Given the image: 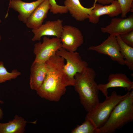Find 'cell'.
<instances>
[{
  "label": "cell",
  "instance_id": "obj_1",
  "mask_svg": "<svg viewBox=\"0 0 133 133\" xmlns=\"http://www.w3.org/2000/svg\"><path fill=\"white\" fill-rule=\"evenodd\" d=\"M64 60L56 54L46 62L48 72L41 85L36 91L41 98L58 101L65 93L66 87L73 86L74 81L65 71Z\"/></svg>",
  "mask_w": 133,
  "mask_h": 133
},
{
  "label": "cell",
  "instance_id": "obj_2",
  "mask_svg": "<svg viewBox=\"0 0 133 133\" xmlns=\"http://www.w3.org/2000/svg\"><path fill=\"white\" fill-rule=\"evenodd\" d=\"M96 76L95 70L88 66L74 77L73 86L79 94L81 103L88 112L100 102L98 84L95 80Z\"/></svg>",
  "mask_w": 133,
  "mask_h": 133
},
{
  "label": "cell",
  "instance_id": "obj_3",
  "mask_svg": "<svg viewBox=\"0 0 133 133\" xmlns=\"http://www.w3.org/2000/svg\"><path fill=\"white\" fill-rule=\"evenodd\" d=\"M133 120V89L115 107L97 133H112Z\"/></svg>",
  "mask_w": 133,
  "mask_h": 133
},
{
  "label": "cell",
  "instance_id": "obj_4",
  "mask_svg": "<svg viewBox=\"0 0 133 133\" xmlns=\"http://www.w3.org/2000/svg\"><path fill=\"white\" fill-rule=\"evenodd\" d=\"M130 91L123 95L113 91L109 96L106 97L103 102H99L88 112L86 118L90 119L97 128L102 127L106 122L116 106L128 94Z\"/></svg>",
  "mask_w": 133,
  "mask_h": 133
},
{
  "label": "cell",
  "instance_id": "obj_5",
  "mask_svg": "<svg viewBox=\"0 0 133 133\" xmlns=\"http://www.w3.org/2000/svg\"><path fill=\"white\" fill-rule=\"evenodd\" d=\"M61 48L60 38L56 37L50 38L44 36L42 42H38L34 45L33 52L35 58L33 62H46L55 55L57 51Z\"/></svg>",
  "mask_w": 133,
  "mask_h": 133
},
{
  "label": "cell",
  "instance_id": "obj_6",
  "mask_svg": "<svg viewBox=\"0 0 133 133\" xmlns=\"http://www.w3.org/2000/svg\"><path fill=\"white\" fill-rule=\"evenodd\" d=\"M56 54L66 60L65 71L69 77L74 81L76 74L82 72L88 66L87 63L82 59L78 52L68 51L61 48L57 51Z\"/></svg>",
  "mask_w": 133,
  "mask_h": 133
},
{
  "label": "cell",
  "instance_id": "obj_7",
  "mask_svg": "<svg viewBox=\"0 0 133 133\" xmlns=\"http://www.w3.org/2000/svg\"><path fill=\"white\" fill-rule=\"evenodd\" d=\"M89 50L109 56L114 61L120 65H125V62L120 50V47L116 36L110 35L101 43L97 46L90 47Z\"/></svg>",
  "mask_w": 133,
  "mask_h": 133
},
{
  "label": "cell",
  "instance_id": "obj_8",
  "mask_svg": "<svg viewBox=\"0 0 133 133\" xmlns=\"http://www.w3.org/2000/svg\"><path fill=\"white\" fill-rule=\"evenodd\" d=\"M62 48L70 52H74L83 43V37L78 28L70 25L63 26L60 38Z\"/></svg>",
  "mask_w": 133,
  "mask_h": 133
},
{
  "label": "cell",
  "instance_id": "obj_9",
  "mask_svg": "<svg viewBox=\"0 0 133 133\" xmlns=\"http://www.w3.org/2000/svg\"><path fill=\"white\" fill-rule=\"evenodd\" d=\"M63 21L59 19L53 21L48 20L39 28L33 29L34 35L33 41H40L41 37L47 36H53L60 38L63 31Z\"/></svg>",
  "mask_w": 133,
  "mask_h": 133
},
{
  "label": "cell",
  "instance_id": "obj_10",
  "mask_svg": "<svg viewBox=\"0 0 133 133\" xmlns=\"http://www.w3.org/2000/svg\"><path fill=\"white\" fill-rule=\"evenodd\" d=\"M100 29L102 33L116 36L133 30V13L125 18H113L109 25Z\"/></svg>",
  "mask_w": 133,
  "mask_h": 133
},
{
  "label": "cell",
  "instance_id": "obj_11",
  "mask_svg": "<svg viewBox=\"0 0 133 133\" xmlns=\"http://www.w3.org/2000/svg\"><path fill=\"white\" fill-rule=\"evenodd\" d=\"M94 1V7L92 10L88 18L89 22L92 23H98L100 17L107 15L110 17L116 16L121 13V7L117 0H114L110 5H103L97 3Z\"/></svg>",
  "mask_w": 133,
  "mask_h": 133
},
{
  "label": "cell",
  "instance_id": "obj_12",
  "mask_svg": "<svg viewBox=\"0 0 133 133\" xmlns=\"http://www.w3.org/2000/svg\"><path fill=\"white\" fill-rule=\"evenodd\" d=\"M108 82L106 84H98V87L106 97L108 96V89L110 88H123L130 91L133 89V82L125 74L122 73L112 74L108 78Z\"/></svg>",
  "mask_w": 133,
  "mask_h": 133
},
{
  "label": "cell",
  "instance_id": "obj_13",
  "mask_svg": "<svg viewBox=\"0 0 133 133\" xmlns=\"http://www.w3.org/2000/svg\"><path fill=\"white\" fill-rule=\"evenodd\" d=\"M45 0H37L28 2L22 0H11L9 1L8 9L5 18H6L8 16L9 9L11 8L18 13V17L19 20L26 24L34 10Z\"/></svg>",
  "mask_w": 133,
  "mask_h": 133
},
{
  "label": "cell",
  "instance_id": "obj_14",
  "mask_svg": "<svg viewBox=\"0 0 133 133\" xmlns=\"http://www.w3.org/2000/svg\"><path fill=\"white\" fill-rule=\"evenodd\" d=\"M48 71L46 62L39 63L33 62L30 69V85L31 89L36 91L41 85Z\"/></svg>",
  "mask_w": 133,
  "mask_h": 133
},
{
  "label": "cell",
  "instance_id": "obj_15",
  "mask_svg": "<svg viewBox=\"0 0 133 133\" xmlns=\"http://www.w3.org/2000/svg\"><path fill=\"white\" fill-rule=\"evenodd\" d=\"M50 8L48 0H45L34 10L28 18L26 24L29 28L36 29L42 24L47 18Z\"/></svg>",
  "mask_w": 133,
  "mask_h": 133
},
{
  "label": "cell",
  "instance_id": "obj_16",
  "mask_svg": "<svg viewBox=\"0 0 133 133\" xmlns=\"http://www.w3.org/2000/svg\"><path fill=\"white\" fill-rule=\"evenodd\" d=\"M64 6L72 17L78 21H83L88 19L92 10L94 7V4L90 8L83 6L79 0H65Z\"/></svg>",
  "mask_w": 133,
  "mask_h": 133
},
{
  "label": "cell",
  "instance_id": "obj_17",
  "mask_svg": "<svg viewBox=\"0 0 133 133\" xmlns=\"http://www.w3.org/2000/svg\"><path fill=\"white\" fill-rule=\"evenodd\" d=\"M28 122L17 115L14 119L5 123H0V133H23Z\"/></svg>",
  "mask_w": 133,
  "mask_h": 133
},
{
  "label": "cell",
  "instance_id": "obj_18",
  "mask_svg": "<svg viewBox=\"0 0 133 133\" xmlns=\"http://www.w3.org/2000/svg\"><path fill=\"white\" fill-rule=\"evenodd\" d=\"M120 47V53L124 59L125 65L131 70H133V47L126 44L121 39L119 35L116 36Z\"/></svg>",
  "mask_w": 133,
  "mask_h": 133
},
{
  "label": "cell",
  "instance_id": "obj_19",
  "mask_svg": "<svg viewBox=\"0 0 133 133\" xmlns=\"http://www.w3.org/2000/svg\"><path fill=\"white\" fill-rule=\"evenodd\" d=\"M97 128L93 122L85 117V121L71 131L72 133H97Z\"/></svg>",
  "mask_w": 133,
  "mask_h": 133
},
{
  "label": "cell",
  "instance_id": "obj_20",
  "mask_svg": "<svg viewBox=\"0 0 133 133\" xmlns=\"http://www.w3.org/2000/svg\"><path fill=\"white\" fill-rule=\"evenodd\" d=\"M21 74L20 72L16 69L8 72L4 66L3 63L0 61V83L5 82L17 78Z\"/></svg>",
  "mask_w": 133,
  "mask_h": 133
},
{
  "label": "cell",
  "instance_id": "obj_21",
  "mask_svg": "<svg viewBox=\"0 0 133 133\" xmlns=\"http://www.w3.org/2000/svg\"><path fill=\"white\" fill-rule=\"evenodd\" d=\"M117 0L120 5L121 11V17L125 18L129 12H133V0Z\"/></svg>",
  "mask_w": 133,
  "mask_h": 133
},
{
  "label": "cell",
  "instance_id": "obj_22",
  "mask_svg": "<svg viewBox=\"0 0 133 133\" xmlns=\"http://www.w3.org/2000/svg\"><path fill=\"white\" fill-rule=\"evenodd\" d=\"M50 5V11L53 14H66L68 12L67 9L65 6L58 5L55 0H48Z\"/></svg>",
  "mask_w": 133,
  "mask_h": 133
},
{
  "label": "cell",
  "instance_id": "obj_23",
  "mask_svg": "<svg viewBox=\"0 0 133 133\" xmlns=\"http://www.w3.org/2000/svg\"><path fill=\"white\" fill-rule=\"evenodd\" d=\"M119 36L124 42L128 45L133 47V30Z\"/></svg>",
  "mask_w": 133,
  "mask_h": 133
},
{
  "label": "cell",
  "instance_id": "obj_24",
  "mask_svg": "<svg viewBox=\"0 0 133 133\" xmlns=\"http://www.w3.org/2000/svg\"><path fill=\"white\" fill-rule=\"evenodd\" d=\"M99 3L103 5H108L111 3L114 0H95Z\"/></svg>",
  "mask_w": 133,
  "mask_h": 133
},
{
  "label": "cell",
  "instance_id": "obj_25",
  "mask_svg": "<svg viewBox=\"0 0 133 133\" xmlns=\"http://www.w3.org/2000/svg\"><path fill=\"white\" fill-rule=\"evenodd\" d=\"M3 103V102L0 100V103ZM3 112L0 107V120L2 119L3 117Z\"/></svg>",
  "mask_w": 133,
  "mask_h": 133
},
{
  "label": "cell",
  "instance_id": "obj_26",
  "mask_svg": "<svg viewBox=\"0 0 133 133\" xmlns=\"http://www.w3.org/2000/svg\"><path fill=\"white\" fill-rule=\"evenodd\" d=\"M1 39V37L0 35V42Z\"/></svg>",
  "mask_w": 133,
  "mask_h": 133
},
{
  "label": "cell",
  "instance_id": "obj_27",
  "mask_svg": "<svg viewBox=\"0 0 133 133\" xmlns=\"http://www.w3.org/2000/svg\"><path fill=\"white\" fill-rule=\"evenodd\" d=\"M1 20L0 19V23H1Z\"/></svg>",
  "mask_w": 133,
  "mask_h": 133
},
{
  "label": "cell",
  "instance_id": "obj_28",
  "mask_svg": "<svg viewBox=\"0 0 133 133\" xmlns=\"http://www.w3.org/2000/svg\"><path fill=\"white\" fill-rule=\"evenodd\" d=\"M9 0V1L10 0Z\"/></svg>",
  "mask_w": 133,
  "mask_h": 133
}]
</instances>
